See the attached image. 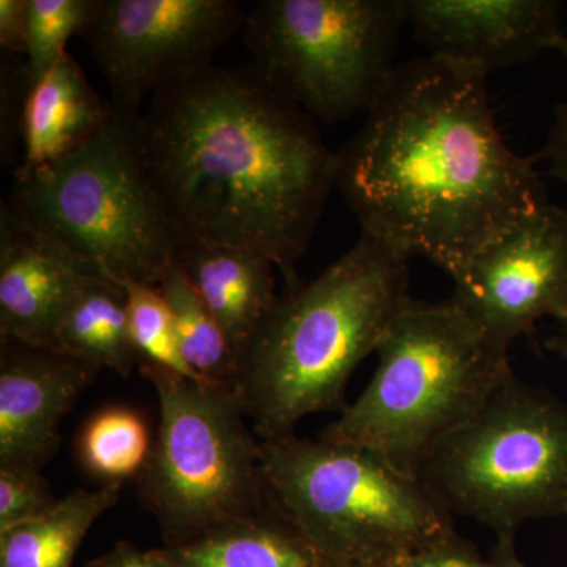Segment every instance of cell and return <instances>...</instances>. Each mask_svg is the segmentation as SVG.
Returning a JSON list of instances; mask_svg holds the SVG:
<instances>
[{"mask_svg": "<svg viewBox=\"0 0 567 567\" xmlns=\"http://www.w3.org/2000/svg\"><path fill=\"white\" fill-rule=\"evenodd\" d=\"M535 162L499 132L486 73L425 54L395 66L336 152V188L361 234L456 279L484 246L548 203Z\"/></svg>", "mask_w": 567, "mask_h": 567, "instance_id": "obj_1", "label": "cell"}, {"mask_svg": "<svg viewBox=\"0 0 567 567\" xmlns=\"http://www.w3.org/2000/svg\"><path fill=\"white\" fill-rule=\"evenodd\" d=\"M137 141L177 246L252 249L287 287L300 282L295 267L336 188L315 118L252 65H210L153 93Z\"/></svg>", "mask_w": 567, "mask_h": 567, "instance_id": "obj_2", "label": "cell"}, {"mask_svg": "<svg viewBox=\"0 0 567 567\" xmlns=\"http://www.w3.org/2000/svg\"><path fill=\"white\" fill-rule=\"evenodd\" d=\"M410 260L361 234L311 279L287 287L238 357L235 390L262 442L305 417L344 409L354 369L377 353L410 301Z\"/></svg>", "mask_w": 567, "mask_h": 567, "instance_id": "obj_3", "label": "cell"}, {"mask_svg": "<svg viewBox=\"0 0 567 567\" xmlns=\"http://www.w3.org/2000/svg\"><path fill=\"white\" fill-rule=\"evenodd\" d=\"M377 354L371 382L322 439L374 451L416 477L431 451L514 372L450 300L410 298Z\"/></svg>", "mask_w": 567, "mask_h": 567, "instance_id": "obj_4", "label": "cell"}, {"mask_svg": "<svg viewBox=\"0 0 567 567\" xmlns=\"http://www.w3.org/2000/svg\"><path fill=\"white\" fill-rule=\"evenodd\" d=\"M276 509L333 567L394 566L453 529L420 477L365 447L287 435L262 442Z\"/></svg>", "mask_w": 567, "mask_h": 567, "instance_id": "obj_5", "label": "cell"}, {"mask_svg": "<svg viewBox=\"0 0 567 567\" xmlns=\"http://www.w3.org/2000/svg\"><path fill=\"white\" fill-rule=\"evenodd\" d=\"M140 115L114 107L80 151L14 178L7 204L111 281L158 286L177 238L142 163Z\"/></svg>", "mask_w": 567, "mask_h": 567, "instance_id": "obj_6", "label": "cell"}, {"mask_svg": "<svg viewBox=\"0 0 567 567\" xmlns=\"http://www.w3.org/2000/svg\"><path fill=\"white\" fill-rule=\"evenodd\" d=\"M140 369L158 395L159 424L137 480L167 547L265 513L271 502L264 483L262 440L246 423L237 390L151 363Z\"/></svg>", "mask_w": 567, "mask_h": 567, "instance_id": "obj_7", "label": "cell"}, {"mask_svg": "<svg viewBox=\"0 0 567 567\" xmlns=\"http://www.w3.org/2000/svg\"><path fill=\"white\" fill-rule=\"evenodd\" d=\"M421 483L445 506L498 535L567 514V405L507 377L475 415L431 451Z\"/></svg>", "mask_w": 567, "mask_h": 567, "instance_id": "obj_8", "label": "cell"}, {"mask_svg": "<svg viewBox=\"0 0 567 567\" xmlns=\"http://www.w3.org/2000/svg\"><path fill=\"white\" fill-rule=\"evenodd\" d=\"M402 0H260L241 37L254 69L309 117L368 114L393 78Z\"/></svg>", "mask_w": 567, "mask_h": 567, "instance_id": "obj_9", "label": "cell"}, {"mask_svg": "<svg viewBox=\"0 0 567 567\" xmlns=\"http://www.w3.org/2000/svg\"><path fill=\"white\" fill-rule=\"evenodd\" d=\"M245 20L237 0H95L82 37L112 106L140 114L145 96L210 66Z\"/></svg>", "mask_w": 567, "mask_h": 567, "instance_id": "obj_10", "label": "cell"}, {"mask_svg": "<svg viewBox=\"0 0 567 567\" xmlns=\"http://www.w3.org/2000/svg\"><path fill=\"white\" fill-rule=\"evenodd\" d=\"M451 303L496 352L544 319H567V210L544 204L484 246L453 279Z\"/></svg>", "mask_w": 567, "mask_h": 567, "instance_id": "obj_11", "label": "cell"}, {"mask_svg": "<svg viewBox=\"0 0 567 567\" xmlns=\"http://www.w3.org/2000/svg\"><path fill=\"white\" fill-rule=\"evenodd\" d=\"M429 55L486 73L520 65L566 40L555 0H402Z\"/></svg>", "mask_w": 567, "mask_h": 567, "instance_id": "obj_12", "label": "cell"}, {"mask_svg": "<svg viewBox=\"0 0 567 567\" xmlns=\"http://www.w3.org/2000/svg\"><path fill=\"white\" fill-rule=\"evenodd\" d=\"M102 275L50 235L0 208V339L50 349L81 287Z\"/></svg>", "mask_w": 567, "mask_h": 567, "instance_id": "obj_13", "label": "cell"}, {"mask_svg": "<svg viewBox=\"0 0 567 567\" xmlns=\"http://www.w3.org/2000/svg\"><path fill=\"white\" fill-rule=\"evenodd\" d=\"M0 470L41 472L59 447V427L93 374L41 347L2 341Z\"/></svg>", "mask_w": 567, "mask_h": 567, "instance_id": "obj_14", "label": "cell"}, {"mask_svg": "<svg viewBox=\"0 0 567 567\" xmlns=\"http://www.w3.org/2000/svg\"><path fill=\"white\" fill-rule=\"evenodd\" d=\"M114 115L84 71L66 52L40 80L33 81L22 122L21 162L14 178L65 158L95 140Z\"/></svg>", "mask_w": 567, "mask_h": 567, "instance_id": "obj_15", "label": "cell"}, {"mask_svg": "<svg viewBox=\"0 0 567 567\" xmlns=\"http://www.w3.org/2000/svg\"><path fill=\"white\" fill-rule=\"evenodd\" d=\"M175 260L240 357L278 300L274 260L252 249L204 244L178 245Z\"/></svg>", "mask_w": 567, "mask_h": 567, "instance_id": "obj_16", "label": "cell"}, {"mask_svg": "<svg viewBox=\"0 0 567 567\" xmlns=\"http://www.w3.org/2000/svg\"><path fill=\"white\" fill-rule=\"evenodd\" d=\"M163 551L175 567H333L274 503L259 516Z\"/></svg>", "mask_w": 567, "mask_h": 567, "instance_id": "obj_17", "label": "cell"}, {"mask_svg": "<svg viewBox=\"0 0 567 567\" xmlns=\"http://www.w3.org/2000/svg\"><path fill=\"white\" fill-rule=\"evenodd\" d=\"M50 350L93 371L107 368L128 377L136 365L140 368L122 287L106 276H91L59 320Z\"/></svg>", "mask_w": 567, "mask_h": 567, "instance_id": "obj_18", "label": "cell"}, {"mask_svg": "<svg viewBox=\"0 0 567 567\" xmlns=\"http://www.w3.org/2000/svg\"><path fill=\"white\" fill-rule=\"evenodd\" d=\"M122 483L78 488L50 513L0 532V567H71L89 529L117 505Z\"/></svg>", "mask_w": 567, "mask_h": 567, "instance_id": "obj_19", "label": "cell"}, {"mask_svg": "<svg viewBox=\"0 0 567 567\" xmlns=\"http://www.w3.org/2000/svg\"><path fill=\"white\" fill-rule=\"evenodd\" d=\"M158 287L169 305L183 360L193 374L208 385L235 388L237 353L175 257Z\"/></svg>", "mask_w": 567, "mask_h": 567, "instance_id": "obj_20", "label": "cell"}, {"mask_svg": "<svg viewBox=\"0 0 567 567\" xmlns=\"http://www.w3.org/2000/svg\"><path fill=\"white\" fill-rule=\"evenodd\" d=\"M82 465L103 480V483H123L140 476L152 443L147 425L136 412L128 409H107L92 417L80 436Z\"/></svg>", "mask_w": 567, "mask_h": 567, "instance_id": "obj_21", "label": "cell"}, {"mask_svg": "<svg viewBox=\"0 0 567 567\" xmlns=\"http://www.w3.org/2000/svg\"><path fill=\"white\" fill-rule=\"evenodd\" d=\"M118 286L125 292L130 334L141 363L159 365L199 382L183 360L173 315L159 287L142 282H118Z\"/></svg>", "mask_w": 567, "mask_h": 567, "instance_id": "obj_22", "label": "cell"}, {"mask_svg": "<svg viewBox=\"0 0 567 567\" xmlns=\"http://www.w3.org/2000/svg\"><path fill=\"white\" fill-rule=\"evenodd\" d=\"M95 0H28V62L32 82L66 54L71 37L84 32Z\"/></svg>", "mask_w": 567, "mask_h": 567, "instance_id": "obj_23", "label": "cell"}, {"mask_svg": "<svg viewBox=\"0 0 567 567\" xmlns=\"http://www.w3.org/2000/svg\"><path fill=\"white\" fill-rule=\"evenodd\" d=\"M32 78L25 58L2 52L0 59V162L10 166L22 152V122ZM20 163V162H18Z\"/></svg>", "mask_w": 567, "mask_h": 567, "instance_id": "obj_24", "label": "cell"}, {"mask_svg": "<svg viewBox=\"0 0 567 567\" xmlns=\"http://www.w3.org/2000/svg\"><path fill=\"white\" fill-rule=\"evenodd\" d=\"M58 503L40 472L0 470V532L44 516Z\"/></svg>", "mask_w": 567, "mask_h": 567, "instance_id": "obj_25", "label": "cell"}, {"mask_svg": "<svg viewBox=\"0 0 567 567\" xmlns=\"http://www.w3.org/2000/svg\"><path fill=\"white\" fill-rule=\"evenodd\" d=\"M398 567H495L491 559L481 557L472 543L450 529L427 546L398 563Z\"/></svg>", "mask_w": 567, "mask_h": 567, "instance_id": "obj_26", "label": "cell"}, {"mask_svg": "<svg viewBox=\"0 0 567 567\" xmlns=\"http://www.w3.org/2000/svg\"><path fill=\"white\" fill-rule=\"evenodd\" d=\"M0 48L3 52H28V0H0Z\"/></svg>", "mask_w": 567, "mask_h": 567, "instance_id": "obj_27", "label": "cell"}, {"mask_svg": "<svg viewBox=\"0 0 567 567\" xmlns=\"http://www.w3.org/2000/svg\"><path fill=\"white\" fill-rule=\"evenodd\" d=\"M89 567H175L163 550H141L133 544H117L110 554L95 559Z\"/></svg>", "mask_w": 567, "mask_h": 567, "instance_id": "obj_28", "label": "cell"}, {"mask_svg": "<svg viewBox=\"0 0 567 567\" xmlns=\"http://www.w3.org/2000/svg\"><path fill=\"white\" fill-rule=\"evenodd\" d=\"M516 535H498L496 536L495 547L492 548L491 561L495 567H527L516 550Z\"/></svg>", "mask_w": 567, "mask_h": 567, "instance_id": "obj_29", "label": "cell"}, {"mask_svg": "<svg viewBox=\"0 0 567 567\" xmlns=\"http://www.w3.org/2000/svg\"><path fill=\"white\" fill-rule=\"evenodd\" d=\"M547 347L567 363V319L558 323L557 333L548 339Z\"/></svg>", "mask_w": 567, "mask_h": 567, "instance_id": "obj_30", "label": "cell"}, {"mask_svg": "<svg viewBox=\"0 0 567 567\" xmlns=\"http://www.w3.org/2000/svg\"><path fill=\"white\" fill-rule=\"evenodd\" d=\"M380 567H398V565H394V566H380Z\"/></svg>", "mask_w": 567, "mask_h": 567, "instance_id": "obj_31", "label": "cell"}, {"mask_svg": "<svg viewBox=\"0 0 567 567\" xmlns=\"http://www.w3.org/2000/svg\"><path fill=\"white\" fill-rule=\"evenodd\" d=\"M566 518H567V514H566Z\"/></svg>", "mask_w": 567, "mask_h": 567, "instance_id": "obj_32", "label": "cell"}]
</instances>
